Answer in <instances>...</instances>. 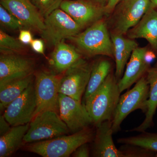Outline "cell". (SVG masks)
<instances>
[{"label": "cell", "mask_w": 157, "mask_h": 157, "mask_svg": "<svg viewBox=\"0 0 157 157\" xmlns=\"http://www.w3.org/2000/svg\"><path fill=\"white\" fill-rule=\"evenodd\" d=\"M145 76L149 86V92L145 118L140 125L130 132H144L153 126L154 117L157 108V67H151Z\"/></svg>", "instance_id": "ffe728a7"}, {"label": "cell", "mask_w": 157, "mask_h": 157, "mask_svg": "<svg viewBox=\"0 0 157 157\" xmlns=\"http://www.w3.org/2000/svg\"><path fill=\"white\" fill-rule=\"evenodd\" d=\"M33 81V74L0 85V109L5 110L12 101L19 97Z\"/></svg>", "instance_id": "44dd1931"}, {"label": "cell", "mask_w": 157, "mask_h": 157, "mask_svg": "<svg viewBox=\"0 0 157 157\" xmlns=\"http://www.w3.org/2000/svg\"><path fill=\"white\" fill-rule=\"evenodd\" d=\"M0 23L1 25L11 30H20L24 29L22 24L2 5H0Z\"/></svg>", "instance_id": "83f0119b"}, {"label": "cell", "mask_w": 157, "mask_h": 157, "mask_svg": "<svg viewBox=\"0 0 157 157\" xmlns=\"http://www.w3.org/2000/svg\"><path fill=\"white\" fill-rule=\"evenodd\" d=\"M118 81L115 74L109 73L95 92L85 100V106L96 127L113 118L121 97Z\"/></svg>", "instance_id": "6da1fadb"}, {"label": "cell", "mask_w": 157, "mask_h": 157, "mask_svg": "<svg viewBox=\"0 0 157 157\" xmlns=\"http://www.w3.org/2000/svg\"><path fill=\"white\" fill-rule=\"evenodd\" d=\"M149 1L151 3V7L155 9L157 8V0H149Z\"/></svg>", "instance_id": "e575fe53"}, {"label": "cell", "mask_w": 157, "mask_h": 157, "mask_svg": "<svg viewBox=\"0 0 157 157\" xmlns=\"http://www.w3.org/2000/svg\"><path fill=\"white\" fill-rule=\"evenodd\" d=\"M110 38L113 46V56L115 58V75L118 81L122 77L124 70L132 52L138 47L134 39L125 38L123 35L111 33Z\"/></svg>", "instance_id": "ac0fdd59"}, {"label": "cell", "mask_w": 157, "mask_h": 157, "mask_svg": "<svg viewBox=\"0 0 157 157\" xmlns=\"http://www.w3.org/2000/svg\"><path fill=\"white\" fill-rule=\"evenodd\" d=\"M1 5L19 20L24 28L40 33L44 29V18L30 0H1Z\"/></svg>", "instance_id": "4fadbf2b"}, {"label": "cell", "mask_w": 157, "mask_h": 157, "mask_svg": "<svg viewBox=\"0 0 157 157\" xmlns=\"http://www.w3.org/2000/svg\"><path fill=\"white\" fill-rule=\"evenodd\" d=\"M68 39L75 43L80 53L89 57L103 55L113 57L112 40L107 25L102 19Z\"/></svg>", "instance_id": "3957f363"}, {"label": "cell", "mask_w": 157, "mask_h": 157, "mask_svg": "<svg viewBox=\"0 0 157 157\" xmlns=\"http://www.w3.org/2000/svg\"><path fill=\"white\" fill-rule=\"evenodd\" d=\"M140 133L136 136L119 138L117 142L122 144L142 147L157 152V133H149L146 131Z\"/></svg>", "instance_id": "cb8c5ba5"}, {"label": "cell", "mask_w": 157, "mask_h": 157, "mask_svg": "<svg viewBox=\"0 0 157 157\" xmlns=\"http://www.w3.org/2000/svg\"><path fill=\"white\" fill-rule=\"evenodd\" d=\"M151 7L149 0H123L113 10L111 33L124 35L138 23Z\"/></svg>", "instance_id": "52a82bcc"}, {"label": "cell", "mask_w": 157, "mask_h": 157, "mask_svg": "<svg viewBox=\"0 0 157 157\" xmlns=\"http://www.w3.org/2000/svg\"><path fill=\"white\" fill-rule=\"evenodd\" d=\"M10 124L6 121L4 115L0 117V136H2L11 129Z\"/></svg>", "instance_id": "1f68e13d"}, {"label": "cell", "mask_w": 157, "mask_h": 157, "mask_svg": "<svg viewBox=\"0 0 157 157\" xmlns=\"http://www.w3.org/2000/svg\"><path fill=\"white\" fill-rule=\"evenodd\" d=\"M122 1L123 0H109V2L105 7L107 15L113 12L115 9L116 6Z\"/></svg>", "instance_id": "d6a6232c"}, {"label": "cell", "mask_w": 157, "mask_h": 157, "mask_svg": "<svg viewBox=\"0 0 157 157\" xmlns=\"http://www.w3.org/2000/svg\"><path fill=\"white\" fill-rule=\"evenodd\" d=\"M132 39H144L147 40L152 49L157 52V11L151 7L138 23L127 33Z\"/></svg>", "instance_id": "e0dca14e"}, {"label": "cell", "mask_w": 157, "mask_h": 157, "mask_svg": "<svg viewBox=\"0 0 157 157\" xmlns=\"http://www.w3.org/2000/svg\"><path fill=\"white\" fill-rule=\"evenodd\" d=\"M112 126V121H107L96 127L97 130L93 140V156L124 157L122 152L117 148L113 142Z\"/></svg>", "instance_id": "2e32d148"}, {"label": "cell", "mask_w": 157, "mask_h": 157, "mask_svg": "<svg viewBox=\"0 0 157 157\" xmlns=\"http://www.w3.org/2000/svg\"><path fill=\"white\" fill-rule=\"evenodd\" d=\"M59 80L53 73L45 71H40L35 75L37 107L34 117L45 110L58 109Z\"/></svg>", "instance_id": "30bf717a"}, {"label": "cell", "mask_w": 157, "mask_h": 157, "mask_svg": "<svg viewBox=\"0 0 157 157\" xmlns=\"http://www.w3.org/2000/svg\"><path fill=\"white\" fill-rule=\"evenodd\" d=\"M124 157H156L157 152L137 145L122 144L120 147Z\"/></svg>", "instance_id": "484cf974"}, {"label": "cell", "mask_w": 157, "mask_h": 157, "mask_svg": "<svg viewBox=\"0 0 157 157\" xmlns=\"http://www.w3.org/2000/svg\"><path fill=\"white\" fill-rule=\"evenodd\" d=\"M60 8L83 29L107 15L105 7L93 0H64Z\"/></svg>", "instance_id": "7c38bea8"}, {"label": "cell", "mask_w": 157, "mask_h": 157, "mask_svg": "<svg viewBox=\"0 0 157 157\" xmlns=\"http://www.w3.org/2000/svg\"><path fill=\"white\" fill-rule=\"evenodd\" d=\"M18 40L24 45H30L33 40V35L28 29H22L20 30Z\"/></svg>", "instance_id": "f1b7e54d"}, {"label": "cell", "mask_w": 157, "mask_h": 157, "mask_svg": "<svg viewBox=\"0 0 157 157\" xmlns=\"http://www.w3.org/2000/svg\"><path fill=\"white\" fill-rule=\"evenodd\" d=\"M90 153L88 143H85L78 147L71 155L74 157H88L90 156Z\"/></svg>", "instance_id": "4dcf8cb0"}, {"label": "cell", "mask_w": 157, "mask_h": 157, "mask_svg": "<svg viewBox=\"0 0 157 157\" xmlns=\"http://www.w3.org/2000/svg\"><path fill=\"white\" fill-rule=\"evenodd\" d=\"M45 28L40 33L42 39L50 46L74 36L82 28L70 15L60 8L53 11L44 18Z\"/></svg>", "instance_id": "8992f818"}, {"label": "cell", "mask_w": 157, "mask_h": 157, "mask_svg": "<svg viewBox=\"0 0 157 157\" xmlns=\"http://www.w3.org/2000/svg\"><path fill=\"white\" fill-rule=\"evenodd\" d=\"M30 45L34 52L45 56V46L43 40L41 39H33Z\"/></svg>", "instance_id": "f546056e"}, {"label": "cell", "mask_w": 157, "mask_h": 157, "mask_svg": "<svg viewBox=\"0 0 157 157\" xmlns=\"http://www.w3.org/2000/svg\"><path fill=\"white\" fill-rule=\"evenodd\" d=\"M43 18L59 9L64 0H30Z\"/></svg>", "instance_id": "4316f807"}, {"label": "cell", "mask_w": 157, "mask_h": 157, "mask_svg": "<svg viewBox=\"0 0 157 157\" xmlns=\"http://www.w3.org/2000/svg\"><path fill=\"white\" fill-rule=\"evenodd\" d=\"M154 67H157V62L155 64Z\"/></svg>", "instance_id": "d590c367"}, {"label": "cell", "mask_w": 157, "mask_h": 157, "mask_svg": "<svg viewBox=\"0 0 157 157\" xmlns=\"http://www.w3.org/2000/svg\"><path fill=\"white\" fill-rule=\"evenodd\" d=\"M149 92V86L144 76L136 82L132 89L121 96L112 120L113 133L121 130L123 121L131 113L139 109L145 113Z\"/></svg>", "instance_id": "5b68a950"}, {"label": "cell", "mask_w": 157, "mask_h": 157, "mask_svg": "<svg viewBox=\"0 0 157 157\" xmlns=\"http://www.w3.org/2000/svg\"><path fill=\"white\" fill-rule=\"evenodd\" d=\"M35 63L32 59L18 54L0 56V85L33 74Z\"/></svg>", "instance_id": "5bb4252c"}, {"label": "cell", "mask_w": 157, "mask_h": 157, "mask_svg": "<svg viewBox=\"0 0 157 157\" xmlns=\"http://www.w3.org/2000/svg\"><path fill=\"white\" fill-rule=\"evenodd\" d=\"M37 107L35 82L33 81L9 104L3 115L12 126L25 125L29 124L33 118Z\"/></svg>", "instance_id": "9c48e42d"}, {"label": "cell", "mask_w": 157, "mask_h": 157, "mask_svg": "<svg viewBox=\"0 0 157 157\" xmlns=\"http://www.w3.org/2000/svg\"><path fill=\"white\" fill-rule=\"evenodd\" d=\"M54 47V50L51 54L49 62L58 73H64L82 58L78 50L72 45L65 43L63 41Z\"/></svg>", "instance_id": "d6986e66"}, {"label": "cell", "mask_w": 157, "mask_h": 157, "mask_svg": "<svg viewBox=\"0 0 157 157\" xmlns=\"http://www.w3.org/2000/svg\"><path fill=\"white\" fill-rule=\"evenodd\" d=\"M29 124L12 126L10 131L0 137V157H8L15 152L23 143Z\"/></svg>", "instance_id": "7402d4cb"}, {"label": "cell", "mask_w": 157, "mask_h": 157, "mask_svg": "<svg viewBox=\"0 0 157 157\" xmlns=\"http://www.w3.org/2000/svg\"><path fill=\"white\" fill-rule=\"evenodd\" d=\"M93 1L101 6L105 7L109 2V0H93Z\"/></svg>", "instance_id": "836d02e7"}, {"label": "cell", "mask_w": 157, "mask_h": 157, "mask_svg": "<svg viewBox=\"0 0 157 157\" xmlns=\"http://www.w3.org/2000/svg\"><path fill=\"white\" fill-rule=\"evenodd\" d=\"M111 63L107 59H101L93 64L92 69L85 92V100L92 95L103 84L111 70Z\"/></svg>", "instance_id": "603a6c76"}, {"label": "cell", "mask_w": 157, "mask_h": 157, "mask_svg": "<svg viewBox=\"0 0 157 157\" xmlns=\"http://www.w3.org/2000/svg\"><path fill=\"white\" fill-rule=\"evenodd\" d=\"M147 47H137L132 52L126 68L121 78L118 81L121 93L129 89L146 74L150 67L147 61L145 54Z\"/></svg>", "instance_id": "9a60e30c"}, {"label": "cell", "mask_w": 157, "mask_h": 157, "mask_svg": "<svg viewBox=\"0 0 157 157\" xmlns=\"http://www.w3.org/2000/svg\"><path fill=\"white\" fill-rule=\"evenodd\" d=\"M95 135L88 127L71 135L29 143L25 148L43 157H68L82 144L93 141Z\"/></svg>", "instance_id": "7a4b0ae2"}, {"label": "cell", "mask_w": 157, "mask_h": 157, "mask_svg": "<svg viewBox=\"0 0 157 157\" xmlns=\"http://www.w3.org/2000/svg\"><path fill=\"white\" fill-rule=\"evenodd\" d=\"M70 130L56 110H47L38 113L30 122L23 143L48 140L68 134Z\"/></svg>", "instance_id": "277c9868"}, {"label": "cell", "mask_w": 157, "mask_h": 157, "mask_svg": "<svg viewBox=\"0 0 157 157\" xmlns=\"http://www.w3.org/2000/svg\"><path fill=\"white\" fill-rule=\"evenodd\" d=\"M58 109L61 118L73 134L92 124L84 104L69 96L59 94Z\"/></svg>", "instance_id": "8fae6325"}, {"label": "cell", "mask_w": 157, "mask_h": 157, "mask_svg": "<svg viewBox=\"0 0 157 157\" xmlns=\"http://www.w3.org/2000/svg\"><path fill=\"white\" fill-rule=\"evenodd\" d=\"M25 50V45L18 39H15L0 29V52L3 54H18Z\"/></svg>", "instance_id": "d4e9b609"}, {"label": "cell", "mask_w": 157, "mask_h": 157, "mask_svg": "<svg viewBox=\"0 0 157 157\" xmlns=\"http://www.w3.org/2000/svg\"><path fill=\"white\" fill-rule=\"evenodd\" d=\"M93 64L82 58L64 72L60 78L59 93L69 96L79 102L86 90Z\"/></svg>", "instance_id": "ba28073f"}]
</instances>
